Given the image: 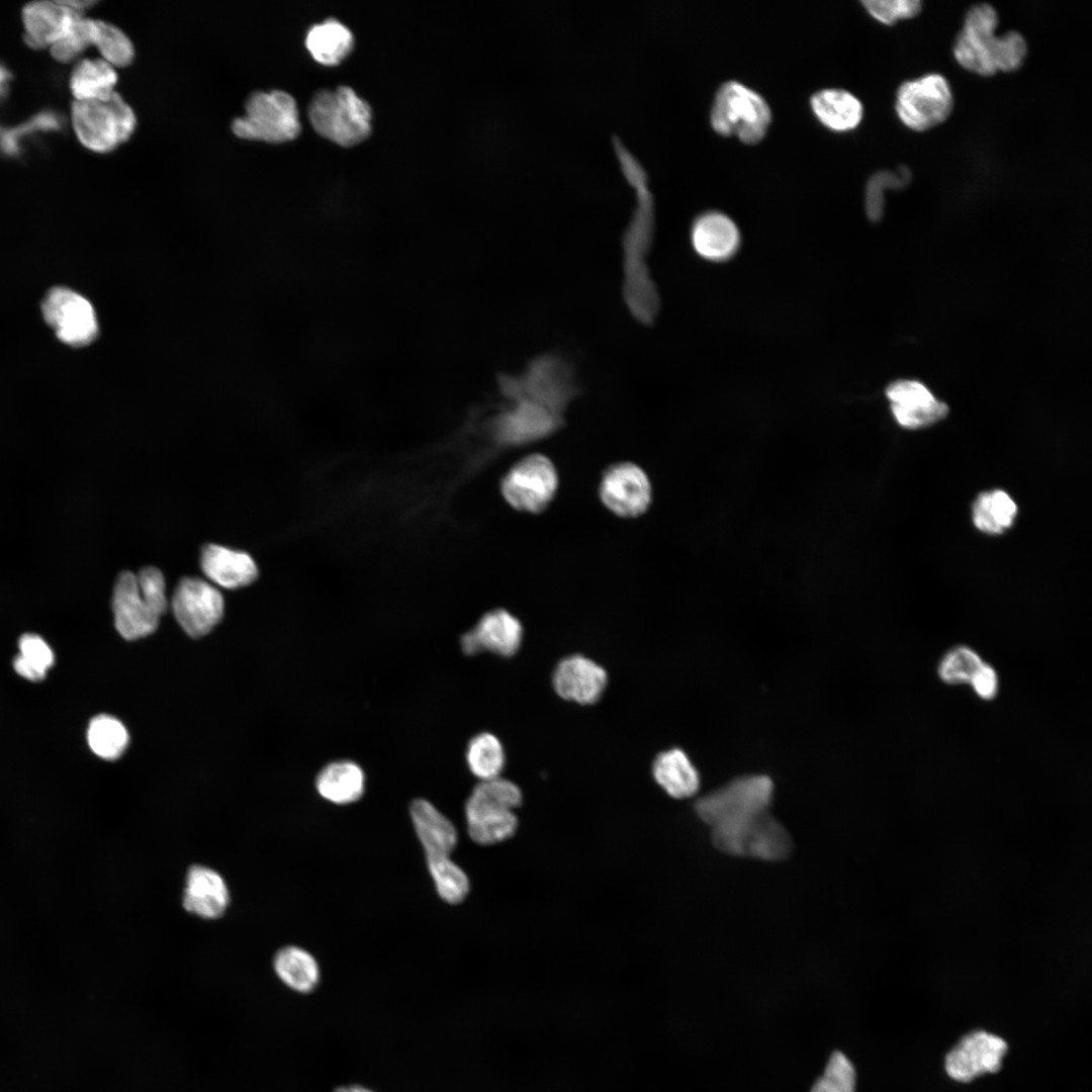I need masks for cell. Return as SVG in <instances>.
I'll use <instances>...</instances> for the list:
<instances>
[{
    "label": "cell",
    "instance_id": "cell-1",
    "mask_svg": "<svg viewBox=\"0 0 1092 1092\" xmlns=\"http://www.w3.org/2000/svg\"><path fill=\"white\" fill-rule=\"evenodd\" d=\"M621 168L636 191V205L622 237L623 299L632 317L643 326L655 323L660 310L659 291L647 258L655 232V205L640 162L616 136L613 138Z\"/></svg>",
    "mask_w": 1092,
    "mask_h": 1092
},
{
    "label": "cell",
    "instance_id": "cell-2",
    "mask_svg": "<svg viewBox=\"0 0 1092 1092\" xmlns=\"http://www.w3.org/2000/svg\"><path fill=\"white\" fill-rule=\"evenodd\" d=\"M500 394L508 406L492 421L496 437L511 444L533 441L558 429L566 406L537 378L521 371L500 373L497 377Z\"/></svg>",
    "mask_w": 1092,
    "mask_h": 1092
},
{
    "label": "cell",
    "instance_id": "cell-3",
    "mask_svg": "<svg viewBox=\"0 0 1092 1092\" xmlns=\"http://www.w3.org/2000/svg\"><path fill=\"white\" fill-rule=\"evenodd\" d=\"M165 579L156 567L139 574L122 572L115 583L112 609L115 627L126 640H135L156 631L167 610Z\"/></svg>",
    "mask_w": 1092,
    "mask_h": 1092
},
{
    "label": "cell",
    "instance_id": "cell-4",
    "mask_svg": "<svg viewBox=\"0 0 1092 1092\" xmlns=\"http://www.w3.org/2000/svg\"><path fill=\"white\" fill-rule=\"evenodd\" d=\"M308 116L318 134L343 147L357 145L371 132L369 104L347 86L318 91L309 103Z\"/></svg>",
    "mask_w": 1092,
    "mask_h": 1092
},
{
    "label": "cell",
    "instance_id": "cell-5",
    "mask_svg": "<svg viewBox=\"0 0 1092 1092\" xmlns=\"http://www.w3.org/2000/svg\"><path fill=\"white\" fill-rule=\"evenodd\" d=\"M72 124L79 142L95 153H108L125 143L136 125L130 105L114 92L105 100H75Z\"/></svg>",
    "mask_w": 1092,
    "mask_h": 1092
},
{
    "label": "cell",
    "instance_id": "cell-6",
    "mask_svg": "<svg viewBox=\"0 0 1092 1092\" xmlns=\"http://www.w3.org/2000/svg\"><path fill=\"white\" fill-rule=\"evenodd\" d=\"M771 113L766 101L737 81L724 83L713 101L710 121L721 135H736L742 143H758L765 134Z\"/></svg>",
    "mask_w": 1092,
    "mask_h": 1092
},
{
    "label": "cell",
    "instance_id": "cell-7",
    "mask_svg": "<svg viewBox=\"0 0 1092 1092\" xmlns=\"http://www.w3.org/2000/svg\"><path fill=\"white\" fill-rule=\"evenodd\" d=\"M296 102L280 90L255 92L246 102L245 114L232 123L240 139L266 143H285L300 132Z\"/></svg>",
    "mask_w": 1092,
    "mask_h": 1092
},
{
    "label": "cell",
    "instance_id": "cell-8",
    "mask_svg": "<svg viewBox=\"0 0 1092 1092\" xmlns=\"http://www.w3.org/2000/svg\"><path fill=\"white\" fill-rule=\"evenodd\" d=\"M712 840L725 853L764 860L783 859L792 850L789 833L768 812L713 827Z\"/></svg>",
    "mask_w": 1092,
    "mask_h": 1092
},
{
    "label": "cell",
    "instance_id": "cell-9",
    "mask_svg": "<svg viewBox=\"0 0 1092 1092\" xmlns=\"http://www.w3.org/2000/svg\"><path fill=\"white\" fill-rule=\"evenodd\" d=\"M774 783L767 776L751 775L735 779L700 798L695 809L712 828L767 812Z\"/></svg>",
    "mask_w": 1092,
    "mask_h": 1092
},
{
    "label": "cell",
    "instance_id": "cell-10",
    "mask_svg": "<svg viewBox=\"0 0 1092 1092\" xmlns=\"http://www.w3.org/2000/svg\"><path fill=\"white\" fill-rule=\"evenodd\" d=\"M895 108L905 126L924 131L948 118L953 108V95L942 75L927 74L899 87Z\"/></svg>",
    "mask_w": 1092,
    "mask_h": 1092
},
{
    "label": "cell",
    "instance_id": "cell-11",
    "mask_svg": "<svg viewBox=\"0 0 1092 1092\" xmlns=\"http://www.w3.org/2000/svg\"><path fill=\"white\" fill-rule=\"evenodd\" d=\"M502 493L514 509L541 513L553 499L558 474L553 462L542 454H532L514 464L502 479Z\"/></svg>",
    "mask_w": 1092,
    "mask_h": 1092
},
{
    "label": "cell",
    "instance_id": "cell-12",
    "mask_svg": "<svg viewBox=\"0 0 1092 1092\" xmlns=\"http://www.w3.org/2000/svg\"><path fill=\"white\" fill-rule=\"evenodd\" d=\"M41 309L46 322L64 343L82 347L96 339L98 323L94 308L77 292L55 287L46 295Z\"/></svg>",
    "mask_w": 1092,
    "mask_h": 1092
},
{
    "label": "cell",
    "instance_id": "cell-13",
    "mask_svg": "<svg viewBox=\"0 0 1092 1092\" xmlns=\"http://www.w3.org/2000/svg\"><path fill=\"white\" fill-rule=\"evenodd\" d=\"M223 598L210 583L196 577L182 578L172 598V610L181 628L191 637L208 634L223 616Z\"/></svg>",
    "mask_w": 1092,
    "mask_h": 1092
},
{
    "label": "cell",
    "instance_id": "cell-14",
    "mask_svg": "<svg viewBox=\"0 0 1092 1092\" xmlns=\"http://www.w3.org/2000/svg\"><path fill=\"white\" fill-rule=\"evenodd\" d=\"M602 503L615 515L634 518L651 502V484L646 473L632 462H619L604 472L599 485Z\"/></svg>",
    "mask_w": 1092,
    "mask_h": 1092
},
{
    "label": "cell",
    "instance_id": "cell-15",
    "mask_svg": "<svg viewBox=\"0 0 1092 1092\" xmlns=\"http://www.w3.org/2000/svg\"><path fill=\"white\" fill-rule=\"evenodd\" d=\"M1007 1043L987 1031L965 1035L946 1055L945 1071L959 1082H969L983 1074L994 1073L1002 1066Z\"/></svg>",
    "mask_w": 1092,
    "mask_h": 1092
},
{
    "label": "cell",
    "instance_id": "cell-16",
    "mask_svg": "<svg viewBox=\"0 0 1092 1092\" xmlns=\"http://www.w3.org/2000/svg\"><path fill=\"white\" fill-rule=\"evenodd\" d=\"M886 395L895 420L903 428H924L944 419L948 413L947 405L916 380L894 381L887 387Z\"/></svg>",
    "mask_w": 1092,
    "mask_h": 1092
},
{
    "label": "cell",
    "instance_id": "cell-17",
    "mask_svg": "<svg viewBox=\"0 0 1092 1092\" xmlns=\"http://www.w3.org/2000/svg\"><path fill=\"white\" fill-rule=\"evenodd\" d=\"M523 639V627L517 617L504 609L492 610L481 617L477 624L461 637L465 654L481 651L509 657L518 651Z\"/></svg>",
    "mask_w": 1092,
    "mask_h": 1092
},
{
    "label": "cell",
    "instance_id": "cell-18",
    "mask_svg": "<svg viewBox=\"0 0 1092 1092\" xmlns=\"http://www.w3.org/2000/svg\"><path fill=\"white\" fill-rule=\"evenodd\" d=\"M608 681L606 670L590 658L573 654L564 657L552 674V685L559 697L580 705L599 701Z\"/></svg>",
    "mask_w": 1092,
    "mask_h": 1092
},
{
    "label": "cell",
    "instance_id": "cell-19",
    "mask_svg": "<svg viewBox=\"0 0 1092 1092\" xmlns=\"http://www.w3.org/2000/svg\"><path fill=\"white\" fill-rule=\"evenodd\" d=\"M82 17V12L63 1L28 3L22 9L24 39L33 49L51 48L70 34Z\"/></svg>",
    "mask_w": 1092,
    "mask_h": 1092
},
{
    "label": "cell",
    "instance_id": "cell-20",
    "mask_svg": "<svg viewBox=\"0 0 1092 1092\" xmlns=\"http://www.w3.org/2000/svg\"><path fill=\"white\" fill-rule=\"evenodd\" d=\"M690 239L696 254L711 262L731 259L740 246V233L735 222L715 210L703 212L694 219Z\"/></svg>",
    "mask_w": 1092,
    "mask_h": 1092
},
{
    "label": "cell",
    "instance_id": "cell-21",
    "mask_svg": "<svg viewBox=\"0 0 1092 1092\" xmlns=\"http://www.w3.org/2000/svg\"><path fill=\"white\" fill-rule=\"evenodd\" d=\"M229 890L215 871L192 866L187 873L183 895L184 908L203 918H218L229 905Z\"/></svg>",
    "mask_w": 1092,
    "mask_h": 1092
},
{
    "label": "cell",
    "instance_id": "cell-22",
    "mask_svg": "<svg viewBox=\"0 0 1092 1092\" xmlns=\"http://www.w3.org/2000/svg\"><path fill=\"white\" fill-rule=\"evenodd\" d=\"M200 564L210 580L225 588L246 586L258 577L257 565L248 553L216 544L203 547Z\"/></svg>",
    "mask_w": 1092,
    "mask_h": 1092
},
{
    "label": "cell",
    "instance_id": "cell-23",
    "mask_svg": "<svg viewBox=\"0 0 1092 1092\" xmlns=\"http://www.w3.org/2000/svg\"><path fill=\"white\" fill-rule=\"evenodd\" d=\"M410 813L427 858L450 856L457 843V831L453 823L424 799L415 800Z\"/></svg>",
    "mask_w": 1092,
    "mask_h": 1092
},
{
    "label": "cell",
    "instance_id": "cell-24",
    "mask_svg": "<svg viewBox=\"0 0 1092 1092\" xmlns=\"http://www.w3.org/2000/svg\"><path fill=\"white\" fill-rule=\"evenodd\" d=\"M656 783L672 798L692 797L700 788V775L687 753L670 748L659 753L652 764Z\"/></svg>",
    "mask_w": 1092,
    "mask_h": 1092
},
{
    "label": "cell",
    "instance_id": "cell-25",
    "mask_svg": "<svg viewBox=\"0 0 1092 1092\" xmlns=\"http://www.w3.org/2000/svg\"><path fill=\"white\" fill-rule=\"evenodd\" d=\"M315 787L324 799L338 805H346L362 797L365 790V775L361 766L354 761H333L318 772Z\"/></svg>",
    "mask_w": 1092,
    "mask_h": 1092
},
{
    "label": "cell",
    "instance_id": "cell-26",
    "mask_svg": "<svg viewBox=\"0 0 1092 1092\" xmlns=\"http://www.w3.org/2000/svg\"><path fill=\"white\" fill-rule=\"evenodd\" d=\"M810 104L818 120L834 131L855 128L863 114L860 101L842 89L820 90L811 97Z\"/></svg>",
    "mask_w": 1092,
    "mask_h": 1092
},
{
    "label": "cell",
    "instance_id": "cell-27",
    "mask_svg": "<svg viewBox=\"0 0 1092 1092\" xmlns=\"http://www.w3.org/2000/svg\"><path fill=\"white\" fill-rule=\"evenodd\" d=\"M118 76L103 59H83L74 67L70 89L75 100H105L114 92Z\"/></svg>",
    "mask_w": 1092,
    "mask_h": 1092
},
{
    "label": "cell",
    "instance_id": "cell-28",
    "mask_svg": "<svg viewBox=\"0 0 1092 1092\" xmlns=\"http://www.w3.org/2000/svg\"><path fill=\"white\" fill-rule=\"evenodd\" d=\"M465 817L469 836L483 845L507 840L518 827L514 811L498 807L466 804Z\"/></svg>",
    "mask_w": 1092,
    "mask_h": 1092
},
{
    "label": "cell",
    "instance_id": "cell-29",
    "mask_svg": "<svg viewBox=\"0 0 1092 1092\" xmlns=\"http://www.w3.org/2000/svg\"><path fill=\"white\" fill-rule=\"evenodd\" d=\"M305 44L316 62L326 66H335L350 54L354 47V37L351 30L343 23L328 19L308 30Z\"/></svg>",
    "mask_w": 1092,
    "mask_h": 1092
},
{
    "label": "cell",
    "instance_id": "cell-30",
    "mask_svg": "<svg viewBox=\"0 0 1092 1092\" xmlns=\"http://www.w3.org/2000/svg\"><path fill=\"white\" fill-rule=\"evenodd\" d=\"M274 969L279 979L291 990L309 993L320 981V968L314 958L297 946L281 948L275 956Z\"/></svg>",
    "mask_w": 1092,
    "mask_h": 1092
},
{
    "label": "cell",
    "instance_id": "cell-31",
    "mask_svg": "<svg viewBox=\"0 0 1092 1092\" xmlns=\"http://www.w3.org/2000/svg\"><path fill=\"white\" fill-rule=\"evenodd\" d=\"M1016 515L1015 503L1003 490L994 489L982 492L973 504V522L984 533H1004L1012 526Z\"/></svg>",
    "mask_w": 1092,
    "mask_h": 1092
},
{
    "label": "cell",
    "instance_id": "cell-32",
    "mask_svg": "<svg viewBox=\"0 0 1092 1092\" xmlns=\"http://www.w3.org/2000/svg\"><path fill=\"white\" fill-rule=\"evenodd\" d=\"M996 34H984L962 29L953 44L957 62L966 70L988 77L997 73L993 58L992 43Z\"/></svg>",
    "mask_w": 1092,
    "mask_h": 1092
},
{
    "label": "cell",
    "instance_id": "cell-33",
    "mask_svg": "<svg viewBox=\"0 0 1092 1092\" xmlns=\"http://www.w3.org/2000/svg\"><path fill=\"white\" fill-rule=\"evenodd\" d=\"M505 761L503 744L495 735L482 732L470 739L466 749V762L469 770L480 782L499 778Z\"/></svg>",
    "mask_w": 1092,
    "mask_h": 1092
},
{
    "label": "cell",
    "instance_id": "cell-34",
    "mask_svg": "<svg viewBox=\"0 0 1092 1092\" xmlns=\"http://www.w3.org/2000/svg\"><path fill=\"white\" fill-rule=\"evenodd\" d=\"M87 740L97 756L114 760L126 749L129 736L119 720L109 715H99L88 726Z\"/></svg>",
    "mask_w": 1092,
    "mask_h": 1092
},
{
    "label": "cell",
    "instance_id": "cell-35",
    "mask_svg": "<svg viewBox=\"0 0 1092 1092\" xmlns=\"http://www.w3.org/2000/svg\"><path fill=\"white\" fill-rule=\"evenodd\" d=\"M984 663L985 660L974 648L958 644L940 657L936 672L945 685H970Z\"/></svg>",
    "mask_w": 1092,
    "mask_h": 1092
},
{
    "label": "cell",
    "instance_id": "cell-36",
    "mask_svg": "<svg viewBox=\"0 0 1092 1092\" xmlns=\"http://www.w3.org/2000/svg\"><path fill=\"white\" fill-rule=\"evenodd\" d=\"M92 46L101 59L116 68L127 67L134 58V48L129 37L114 24L93 19Z\"/></svg>",
    "mask_w": 1092,
    "mask_h": 1092
},
{
    "label": "cell",
    "instance_id": "cell-37",
    "mask_svg": "<svg viewBox=\"0 0 1092 1092\" xmlns=\"http://www.w3.org/2000/svg\"><path fill=\"white\" fill-rule=\"evenodd\" d=\"M19 654L13 661L15 671L29 680H40L54 663V653L47 642L35 634H24L19 640Z\"/></svg>",
    "mask_w": 1092,
    "mask_h": 1092
},
{
    "label": "cell",
    "instance_id": "cell-38",
    "mask_svg": "<svg viewBox=\"0 0 1092 1092\" xmlns=\"http://www.w3.org/2000/svg\"><path fill=\"white\" fill-rule=\"evenodd\" d=\"M430 874L440 897L450 904L460 903L469 892L466 874L450 856L427 858Z\"/></svg>",
    "mask_w": 1092,
    "mask_h": 1092
},
{
    "label": "cell",
    "instance_id": "cell-39",
    "mask_svg": "<svg viewBox=\"0 0 1092 1092\" xmlns=\"http://www.w3.org/2000/svg\"><path fill=\"white\" fill-rule=\"evenodd\" d=\"M911 180L910 171L900 168L898 171H880L870 178L866 188V212L876 222L883 217L885 190H899Z\"/></svg>",
    "mask_w": 1092,
    "mask_h": 1092
},
{
    "label": "cell",
    "instance_id": "cell-40",
    "mask_svg": "<svg viewBox=\"0 0 1092 1092\" xmlns=\"http://www.w3.org/2000/svg\"><path fill=\"white\" fill-rule=\"evenodd\" d=\"M1027 55L1025 38L1017 31L996 35L992 43V58L996 71L1006 73L1018 70Z\"/></svg>",
    "mask_w": 1092,
    "mask_h": 1092
},
{
    "label": "cell",
    "instance_id": "cell-41",
    "mask_svg": "<svg viewBox=\"0 0 1092 1092\" xmlns=\"http://www.w3.org/2000/svg\"><path fill=\"white\" fill-rule=\"evenodd\" d=\"M854 1088L855 1071L852 1064L842 1053L835 1052L811 1092H855Z\"/></svg>",
    "mask_w": 1092,
    "mask_h": 1092
},
{
    "label": "cell",
    "instance_id": "cell-42",
    "mask_svg": "<svg viewBox=\"0 0 1092 1092\" xmlns=\"http://www.w3.org/2000/svg\"><path fill=\"white\" fill-rule=\"evenodd\" d=\"M93 19L82 17L66 37L50 48L52 57L60 63H70L92 46Z\"/></svg>",
    "mask_w": 1092,
    "mask_h": 1092
},
{
    "label": "cell",
    "instance_id": "cell-43",
    "mask_svg": "<svg viewBox=\"0 0 1092 1092\" xmlns=\"http://www.w3.org/2000/svg\"><path fill=\"white\" fill-rule=\"evenodd\" d=\"M862 4L875 19L889 25L902 19L913 18L922 9L919 0H868Z\"/></svg>",
    "mask_w": 1092,
    "mask_h": 1092
},
{
    "label": "cell",
    "instance_id": "cell-44",
    "mask_svg": "<svg viewBox=\"0 0 1092 1092\" xmlns=\"http://www.w3.org/2000/svg\"><path fill=\"white\" fill-rule=\"evenodd\" d=\"M970 686L981 700L993 701L999 692V676L995 667L985 661Z\"/></svg>",
    "mask_w": 1092,
    "mask_h": 1092
},
{
    "label": "cell",
    "instance_id": "cell-45",
    "mask_svg": "<svg viewBox=\"0 0 1092 1092\" xmlns=\"http://www.w3.org/2000/svg\"><path fill=\"white\" fill-rule=\"evenodd\" d=\"M333 1092H376L366 1086L351 1084L337 1087Z\"/></svg>",
    "mask_w": 1092,
    "mask_h": 1092
},
{
    "label": "cell",
    "instance_id": "cell-46",
    "mask_svg": "<svg viewBox=\"0 0 1092 1092\" xmlns=\"http://www.w3.org/2000/svg\"><path fill=\"white\" fill-rule=\"evenodd\" d=\"M8 80H9L8 71L3 66H0V97L6 91V85L8 83Z\"/></svg>",
    "mask_w": 1092,
    "mask_h": 1092
}]
</instances>
